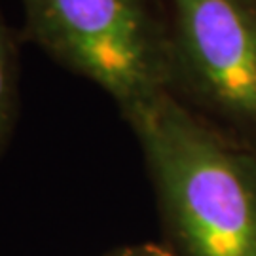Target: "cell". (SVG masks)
<instances>
[{"mask_svg": "<svg viewBox=\"0 0 256 256\" xmlns=\"http://www.w3.org/2000/svg\"><path fill=\"white\" fill-rule=\"evenodd\" d=\"M174 256H256V150L169 93L126 112Z\"/></svg>", "mask_w": 256, "mask_h": 256, "instance_id": "6da1fadb", "label": "cell"}, {"mask_svg": "<svg viewBox=\"0 0 256 256\" xmlns=\"http://www.w3.org/2000/svg\"><path fill=\"white\" fill-rule=\"evenodd\" d=\"M25 42L108 93L124 116L167 93L165 0H21Z\"/></svg>", "mask_w": 256, "mask_h": 256, "instance_id": "7a4b0ae2", "label": "cell"}, {"mask_svg": "<svg viewBox=\"0 0 256 256\" xmlns=\"http://www.w3.org/2000/svg\"><path fill=\"white\" fill-rule=\"evenodd\" d=\"M167 93L256 150V0H165Z\"/></svg>", "mask_w": 256, "mask_h": 256, "instance_id": "3957f363", "label": "cell"}, {"mask_svg": "<svg viewBox=\"0 0 256 256\" xmlns=\"http://www.w3.org/2000/svg\"><path fill=\"white\" fill-rule=\"evenodd\" d=\"M21 28H14L0 8V154L8 146L19 112Z\"/></svg>", "mask_w": 256, "mask_h": 256, "instance_id": "277c9868", "label": "cell"}, {"mask_svg": "<svg viewBox=\"0 0 256 256\" xmlns=\"http://www.w3.org/2000/svg\"><path fill=\"white\" fill-rule=\"evenodd\" d=\"M104 256H174V252L165 243L142 241V243H131L126 247L114 248Z\"/></svg>", "mask_w": 256, "mask_h": 256, "instance_id": "5b68a950", "label": "cell"}]
</instances>
